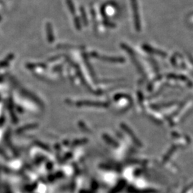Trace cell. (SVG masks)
<instances>
[{"label": "cell", "mask_w": 193, "mask_h": 193, "mask_svg": "<svg viewBox=\"0 0 193 193\" xmlns=\"http://www.w3.org/2000/svg\"><path fill=\"white\" fill-rule=\"evenodd\" d=\"M131 5L133 9L134 20H135V25L136 29L139 31L140 30V19H139V10H138V5L137 0H131Z\"/></svg>", "instance_id": "obj_1"}]
</instances>
